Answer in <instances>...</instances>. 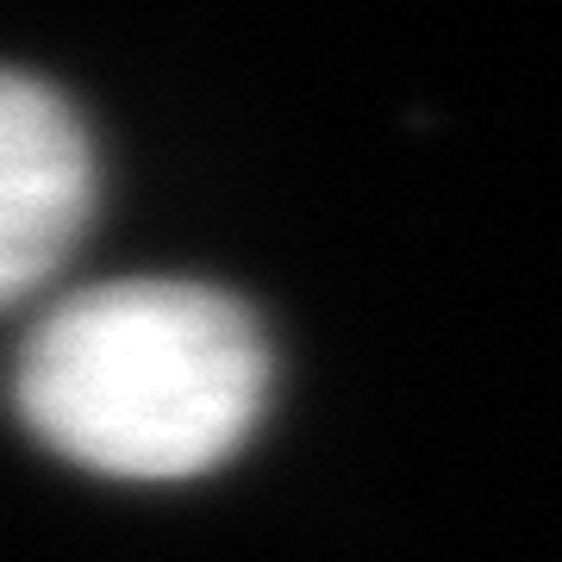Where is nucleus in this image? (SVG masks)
<instances>
[{
	"mask_svg": "<svg viewBox=\"0 0 562 562\" xmlns=\"http://www.w3.org/2000/svg\"><path fill=\"white\" fill-rule=\"evenodd\" d=\"M276 357L201 281H101L38 319L13 369L25 431L106 482H201L257 438Z\"/></svg>",
	"mask_w": 562,
	"mask_h": 562,
	"instance_id": "1",
	"label": "nucleus"
},
{
	"mask_svg": "<svg viewBox=\"0 0 562 562\" xmlns=\"http://www.w3.org/2000/svg\"><path fill=\"white\" fill-rule=\"evenodd\" d=\"M94 144L50 81L0 69V313L38 294L94 220Z\"/></svg>",
	"mask_w": 562,
	"mask_h": 562,
	"instance_id": "2",
	"label": "nucleus"
}]
</instances>
